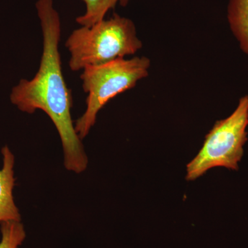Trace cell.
Instances as JSON below:
<instances>
[{
    "label": "cell",
    "instance_id": "cell-8",
    "mask_svg": "<svg viewBox=\"0 0 248 248\" xmlns=\"http://www.w3.org/2000/svg\"><path fill=\"white\" fill-rule=\"evenodd\" d=\"M0 248H19L27 237L22 221H7L0 224Z\"/></svg>",
    "mask_w": 248,
    "mask_h": 248
},
{
    "label": "cell",
    "instance_id": "cell-2",
    "mask_svg": "<svg viewBox=\"0 0 248 248\" xmlns=\"http://www.w3.org/2000/svg\"><path fill=\"white\" fill-rule=\"evenodd\" d=\"M65 46L70 53V69L77 72L135 55L143 44L137 35L133 21L114 14L91 27L73 31Z\"/></svg>",
    "mask_w": 248,
    "mask_h": 248
},
{
    "label": "cell",
    "instance_id": "cell-5",
    "mask_svg": "<svg viewBox=\"0 0 248 248\" xmlns=\"http://www.w3.org/2000/svg\"><path fill=\"white\" fill-rule=\"evenodd\" d=\"M2 168L0 169V224L7 221H22V216L15 203L14 189L15 156L7 146L1 148Z\"/></svg>",
    "mask_w": 248,
    "mask_h": 248
},
{
    "label": "cell",
    "instance_id": "cell-7",
    "mask_svg": "<svg viewBox=\"0 0 248 248\" xmlns=\"http://www.w3.org/2000/svg\"><path fill=\"white\" fill-rule=\"evenodd\" d=\"M130 0H83L86 11L77 17L76 22L81 27H91L105 19L108 12L115 9L117 5L125 6Z\"/></svg>",
    "mask_w": 248,
    "mask_h": 248
},
{
    "label": "cell",
    "instance_id": "cell-6",
    "mask_svg": "<svg viewBox=\"0 0 248 248\" xmlns=\"http://www.w3.org/2000/svg\"><path fill=\"white\" fill-rule=\"evenodd\" d=\"M227 19L240 48L248 55V0H229Z\"/></svg>",
    "mask_w": 248,
    "mask_h": 248
},
{
    "label": "cell",
    "instance_id": "cell-4",
    "mask_svg": "<svg viewBox=\"0 0 248 248\" xmlns=\"http://www.w3.org/2000/svg\"><path fill=\"white\" fill-rule=\"evenodd\" d=\"M248 95L239 101L229 117L217 121L207 134L203 146L187 165L186 179L195 181L216 167L238 170L248 141Z\"/></svg>",
    "mask_w": 248,
    "mask_h": 248
},
{
    "label": "cell",
    "instance_id": "cell-1",
    "mask_svg": "<svg viewBox=\"0 0 248 248\" xmlns=\"http://www.w3.org/2000/svg\"><path fill=\"white\" fill-rule=\"evenodd\" d=\"M36 9L43 36L40 67L32 79H21L13 88L10 101L25 113L40 110L48 116L61 140L65 168L80 174L87 169L89 158L75 128L71 90L62 72L59 49L62 34L60 15L54 8L53 0H38Z\"/></svg>",
    "mask_w": 248,
    "mask_h": 248
},
{
    "label": "cell",
    "instance_id": "cell-3",
    "mask_svg": "<svg viewBox=\"0 0 248 248\" xmlns=\"http://www.w3.org/2000/svg\"><path fill=\"white\" fill-rule=\"evenodd\" d=\"M151 60L146 57L121 58L98 66L86 67L80 75L82 89L88 94L86 108L74 122L81 140L89 135L95 124L99 111L109 101L125 91L133 89L149 74Z\"/></svg>",
    "mask_w": 248,
    "mask_h": 248
}]
</instances>
